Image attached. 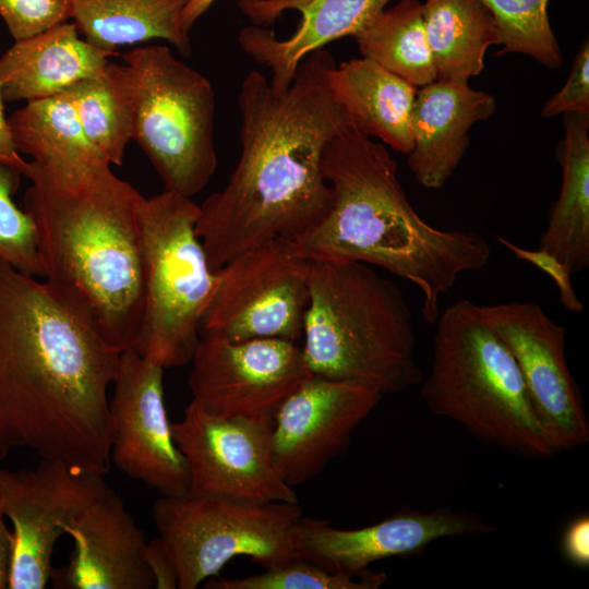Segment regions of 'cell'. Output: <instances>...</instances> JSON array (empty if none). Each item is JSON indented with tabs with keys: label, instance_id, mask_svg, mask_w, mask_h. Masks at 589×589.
Wrapping results in <instances>:
<instances>
[{
	"label": "cell",
	"instance_id": "1",
	"mask_svg": "<svg viewBox=\"0 0 589 589\" xmlns=\"http://www.w3.org/2000/svg\"><path fill=\"white\" fill-rule=\"evenodd\" d=\"M120 356L45 279L0 259V458L31 448L104 474Z\"/></svg>",
	"mask_w": 589,
	"mask_h": 589
},
{
	"label": "cell",
	"instance_id": "2",
	"mask_svg": "<svg viewBox=\"0 0 589 589\" xmlns=\"http://www.w3.org/2000/svg\"><path fill=\"white\" fill-rule=\"evenodd\" d=\"M334 65L322 48L300 62L284 92L257 71L241 82L240 157L227 184L200 205L195 226L212 269L268 241H294L329 212L323 152L351 122L328 84Z\"/></svg>",
	"mask_w": 589,
	"mask_h": 589
},
{
	"label": "cell",
	"instance_id": "3",
	"mask_svg": "<svg viewBox=\"0 0 589 589\" xmlns=\"http://www.w3.org/2000/svg\"><path fill=\"white\" fill-rule=\"evenodd\" d=\"M22 208L33 220L45 279L106 344L133 348L144 306V196L109 164L62 170L27 161Z\"/></svg>",
	"mask_w": 589,
	"mask_h": 589
},
{
	"label": "cell",
	"instance_id": "4",
	"mask_svg": "<svg viewBox=\"0 0 589 589\" xmlns=\"http://www.w3.org/2000/svg\"><path fill=\"white\" fill-rule=\"evenodd\" d=\"M322 171L333 205L310 231L292 241L306 259L380 266L420 289L422 316L435 324L440 299L464 272L483 268L488 240L476 231L443 230L414 211L387 148L352 122L327 143Z\"/></svg>",
	"mask_w": 589,
	"mask_h": 589
},
{
	"label": "cell",
	"instance_id": "5",
	"mask_svg": "<svg viewBox=\"0 0 589 589\" xmlns=\"http://www.w3.org/2000/svg\"><path fill=\"white\" fill-rule=\"evenodd\" d=\"M308 285L301 351L311 374L382 395L422 382L412 313L392 280L365 263L311 259Z\"/></svg>",
	"mask_w": 589,
	"mask_h": 589
},
{
	"label": "cell",
	"instance_id": "6",
	"mask_svg": "<svg viewBox=\"0 0 589 589\" xmlns=\"http://www.w3.org/2000/svg\"><path fill=\"white\" fill-rule=\"evenodd\" d=\"M435 324L431 370L420 383L429 409L513 454L536 459L556 454L516 360L478 305L459 300Z\"/></svg>",
	"mask_w": 589,
	"mask_h": 589
},
{
	"label": "cell",
	"instance_id": "7",
	"mask_svg": "<svg viewBox=\"0 0 589 589\" xmlns=\"http://www.w3.org/2000/svg\"><path fill=\"white\" fill-rule=\"evenodd\" d=\"M122 60L116 69L131 108L132 140L165 190L192 197L217 167L211 81L164 45L135 47Z\"/></svg>",
	"mask_w": 589,
	"mask_h": 589
},
{
	"label": "cell",
	"instance_id": "8",
	"mask_svg": "<svg viewBox=\"0 0 589 589\" xmlns=\"http://www.w3.org/2000/svg\"><path fill=\"white\" fill-rule=\"evenodd\" d=\"M199 214L191 197L168 190L141 205L144 306L132 350L163 369L191 362L217 284L195 230Z\"/></svg>",
	"mask_w": 589,
	"mask_h": 589
},
{
	"label": "cell",
	"instance_id": "9",
	"mask_svg": "<svg viewBox=\"0 0 589 589\" xmlns=\"http://www.w3.org/2000/svg\"><path fill=\"white\" fill-rule=\"evenodd\" d=\"M297 503L161 495L153 506L155 526L176 561L180 589H195L237 556L266 569L298 557L293 527Z\"/></svg>",
	"mask_w": 589,
	"mask_h": 589
},
{
	"label": "cell",
	"instance_id": "10",
	"mask_svg": "<svg viewBox=\"0 0 589 589\" xmlns=\"http://www.w3.org/2000/svg\"><path fill=\"white\" fill-rule=\"evenodd\" d=\"M309 262L290 240L242 252L217 269L201 333L229 340L302 337L309 302Z\"/></svg>",
	"mask_w": 589,
	"mask_h": 589
},
{
	"label": "cell",
	"instance_id": "11",
	"mask_svg": "<svg viewBox=\"0 0 589 589\" xmlns=\"http://www.w3.org/2000/svg\"><path fill=\"white\" fill-rule=\"evenodd\" d=\"M272 426L273 421L216 416L192 400L182 419L171 423L189 469L188 494L297 503L274 462Z\"/></svg>",
	"mask_w": 589,
	"mask_h": 589
},
{
	"label": "cell",
	"instance_id": "12",
	"mask_svg": "<svg viewBox=\"0 0 589 589\" xmlns=\"http://www.w3.org/2000/svg\"><path fill=\"white\" fill-rule=\"evenodd\" d=\"M188 385L192 400L220 417L273 421L311 374L301 347L281 338L233 341L201 333Z\"/></svg>",
	"mask_w": 589,
	"mask_h": 589
},
{
	"label": "cell",
	"instance_id": "13",
	"mask_svg": "<svg viewBox=\"0 0 589 589\" xmlns=\"http://www.w3.org/2000/svg\"><path fill=\"white\" fill-rule=\"evenodd\" d=\"M103 473L41 458L32 469H0V498L13 525L9 589H44L64 528L106 490Z\"/></svg>",
	"mask_w": 589,
	"mask_h": 589
},
{
	"label": "cell",
	"instance_id": "14",
	"mask_svg": "<svg viewBox=\"0 0 589 589\" xmlns=\"http://www.w3.org/2000/svg\"><path fill=\"white\" fill-rule=\"evenodd\" d=\"M522 375L537 419L557 454L589 442L582 396L565 356V328L533 302L478 305Z\"/></svg>",
	"mask_w": 589,
	"mask_h": 589
},
{
	"label": "cell",
	"instance_id": "15",
	"mask_svg": "<svg viewBox=\"0 0 589 589\" xmlns=\"http://www.w3.org/2000/svg\"><path fill=\"white\" fill-rule=\"evenodd\" d=\"M112 385L110 457L116 466L161 495L188 494L189 469L166 412L164 369L125 350Z\"/></svg>",
	"mask_w": 589,
	"mask_h": 589
},
{
	"label": "cell",
	"instance_id": "16",
	"mask_svg": "<svg viewBox=\"0 0 589 589\" xmlns=\"http://www.w3.org/2000/svg\"><path fill=\"white\" fill-rule=\"evenodd\" d=\"M382 397L368 386L310 374L273 419V457L283 480L293 488L320 473Z\"/></svg>",
	"mask_w": 589,
	"mask_h": 589
},
{
	"label": "cell",
	"instance_id": "17",
	"mask_svg": "<svg viewBox=\"0 0 589 589\" xmlns=\"http://www.w3.org/2000/svg\"><path fill=\"white\" fill-rule=\"evenodd\" d=\"M496 527L469 510L442 507L399 510L358 529H339L327 520L301 516L293 542L301 557L334 573L362 575L377 561L421 554L432 542L449 537L493 533Z\"/></svg>",
	"mask_w": 589,
	"mask_h": 589
},
{
	"label": "cell",
	"instance_id": "18",
	"mask_svg": "<svg viewBox=\"0 0 589 589\" xmlns=\"http://www.w3.org/2000/svg\"><path fill=\"white\" fill-rule=\"evenodd\" d=\"M394 0H239L253 22L242 28V51L272 72L271 85L286 91L300 62L345 36H354Z\"/></svg>",
	"mask_w": 589,
	"mask_h": 589
},
{
	"label": "cell",
	"instance_id": "19",
	"mask_svg": "<svg viewBox=\"0 0 589 589\" xmlns=\"http://www.w3.org/2000/svg\"><path fill=\"white\" fill-rule=\"evenodd\" d=\"M64 534L72 538L74 551L68 565L52 568L53 588H154L143 561L145 533L113 490L107 488L64 528Z\"/></svg>",
	"mask_w": 589,
	"mask_h": 589
},
{
	"label": "cell",
	"instance_id": "20",
	"mask_svg": "<svg viewBox=\"0 0 589 589\" xmlns=\"http://www.w3.org/2000/svg\"><path fill=\"white\" fill-rule=\"evenodd\" d=\"M494 97L469 82L442 81L420 87L414 99L408 167L418 183L442 188L462 159L471 128L495 111Z\"/></svg>",
	"mask_w": 589,
	"mask_h": 589
},
{
	"label": "cell",
	"instance_id": "21",
	"mask_svg": "<svg viewBox=\"0 0 589 589\" xmlns=\"http://www.w3.org/2000/svg\"><path fill=\"white\" fill-rule=\"evenodd\" d=\"M117 55L81 38L72 22H62L14 40L0 56L2 98L12 103L59 95L82 80L103 75Z\"/></svg>",
	"mask_w": 589,
	"mask_h": 589
},
{
	"label": "cell",
	"instance_id": "22",
	"mask_svg": "<svg viewBox=\"0 0 589 589\" xmlns=\"http://www.w3.org/2000/svg\"><path fill=\"white\" fill-rule=\"evenodd\" d=\"M328 84L361 132L399 153H410V121L418 87L366 57L335 64Z\"/></svg>",
	"mask_w": 589,
	"mask_h": 589
},
{
	"label": "cell",
	"instance_id": "23",
	"mask_svg": "<svg viewBox=\"0 0 589 589\" xmlns=\"http://www.w3.org/2000/svg\"><path fill=\"white\" fill-rule=\"evenodd\" d=\"M563 127L556 148L562 187L538 249L556 256L574 274L589 266V113H564Z\"/></svg>",
	"mask_w": 589,
	"mask_h": 589
},
{
	"label": "cell",
	"instance_id": "24",
	"mask_svg": "<svg viewBox=\"0 0 589 589\" xmlns=\"http://www.w3.org/2000/svg\"><path fill=\"white\" fill-rule=\"evenodd\" d=\"M188 1L71 0L70 20L86 41L103 50L164 39L188 57L191 39L181 25Z\"/></svg>",
	"mask_w": 589,
	"mask_h": 589
},
{
	"label": "cell",
	"instance_id": "25",
	"mask_svg": "<svg viewBox=\"0 0 589 589\" xmlns=\"http://www.w3.org/2000/svg\"><path fill=\"white\" fill-rule=\"evenodd\" d=\"M422 19L436 80L469 82L483 70L497 25L481 0H426Z\"/></svg>",
	"mask_w": 589,
	"mask_h": 589
},
{
	"label": "cell",
	"instance_id": "26",
	"mask_svg": "<svg viewBox=\"0 0 589 589\" xmlns=\"http://www.w3.org/2000/svg\"><path fill=\"white\" fill-rule=\"evenodd\" d=\"M8 123L16 151L40 165L84 170L108 164L88 141L64 93L27 101Z\"/></svg>",
	"mask_w": 589,
	"mask_h": 589
},
{
	"label": "cell",
	"instance_id": "27",
	"mask_svg": "<svg viewBox=\"0 0 589 589\" xmlns=\"http://www.w3.org/2000/svg\"><path fill=\"white\" fill-rule=\"evenodd\" d=\"M353 38L362 57L374 60L416 87L436 80L420 1L398 0L386 7Z\"/></svg>",
	"mask_w": 589,
	"mask_h": 589
},
{
	"label": "cell",
	"instance_id": "28",
	"mask_svg": "<svg viewBox=\"0 0 589 589\" xmlns=\"http://www.w3.org/2000/svg\"><path fill=\"white\" fill-rule=\"evenodd\" d=\"M63 93L73 104L85 135L100 156L109 165H121L132 140L133 125L116 63L109 61L103 75L82 80Z\"/></svg>",
	"mask_w": 589,
	"mask_h": 589
},
{
	"label": "cell",
	"instance_id": "29",
	"mask_svg": "<svg viewBox=\"0 0 589 589\" xmlns=\"http://www.w3.org/2000/svg\"><path fill=\"white\" fill-rule=\"evenodd\" d=\"M492 14L502 48L495 55L522 53L548 69L563 63L560 44L553 33L550 0H481Z\"/></svg>",
	"mask_w": 589,
	"mask_h": 589
},
{
	"label": "cell",
	"instance_id": "30",
	"mask_svg": "<svg viewBox=\"0 0 589 589\" xmlns=\"http://www.w3.org/2000/svg\"><path fill=\"white\" fill-rule=\"evenodd\" d=\"M387 580L385 573L369 570L362 575L334 573L296 557L240 578L212 580L213 589H376Z\"/></svg>",
	"mask_w": 589,
	"mask_h": 589
},
{
	"label": "cell",
	"instance_id": "31",
	"mask_svg": "<svg viewBox=\"0 0 589 589\" xmlns=\"http://www.w3.org/2000/svg\"><path fill=\"white\" fill-rule=\"evenodd\" d=\"M21 176L15 168L0 164V259L25 274L43 278L33 220L13 200Z\"/></svg>",
	"mask_w": 589,
	"mask_h": 589
},
{
	"label": "cell",
	"instance_id": "32",
	"mask_svg": "<svg viewBox=\"0 0 589 589\" xmlns=\"http://www.w3.org/2000/svg\"><path fill=\"white\" fill-rule=\"evenodd\" d=\"M0 17L14 40L71 19V0H0Z\"/></svg>",
	"mask_w": 589,
	"mask_h": 589
},
{
	"label": "cell",
	"instance_id": "33",
	"mask_svg": "<svg viewBox=\"0 0 589 589\" xmlns=\"http://www.w3.org/2000/svg\"><path fill=\"white\" fill-rule=\"evenodd\" d=\"M569 112L589 113V41L586 39L575 56L564 86L548 99L542 109L543 118Z\"/></svg>",
	"mask_w": 589,
	"mask_h": 589
},
{
	"label": "cell",
	"instance_id": "34",
	"mask_svg": "<svg viewBox=\"0 0 589 589\" xmlns=\"http://www.w3.org/2000/svg\"><path fill=\"white\" fill-rule=\"evenodd\" d=\"M497 241L517 259L530 263L552 278L558 289L560 301L567 311L573 313L584 312V303L573 288L572 272L565 263L541 249H525L503 237H498Z\"/></svg>",
	"mask_w": 589,
	"mask_h": 589
},
{
	"label": "cell",
	"instance_id": "35",
	"mask_svg": "<svg viewBox=\"0 0 589 589\" xmlns=\"http://www.w3.org/2000/svg\"><path fill=\"white\" fill-rule=\"evenodd\" d=\"M143 561L154 578L156 589L178 588L179 574L172 553L161 537L147 540Z\"/></svg>",
	"mask_w": 589,
	"mask_h": 589
},
{
	"label": "cell",
	"instance_id": "36",
	"mask_svg": "<svg viewBox=\"0 0 589 589\" xmlns=\"http://www.w3.org/2000/svg\"><path fill=\"white\" fill-rule=\"evenodd\" d=\"M562 553L577 568L589 567V517L584 514L574 518L562 537Z\"/></svg>",
	"mask_w": 589,
	"mask_h": 589
},
{
	"label": "cell",
	"instance_id": "37",
	"mask_svg": "<svg viewBox=\"0 0 589 589\" xmlns=\"http://www.w3.org/2000/svg\"><path fill=\"white\" fill-rule=\"evenodd\" d=\"M3 98L0 89V164L11 166L19 170L22 176L27 161L16 151L11 137L8 118L4 116Z\"/></svg>",
	"mask_w": 589,
	"mask_h": 589
},
{
	"label": "cell",
	"instance_id": "38",
	"mask_svg": "<svg viewBox=\"0 0 589 589\" xmlns=\"http://www.w3.org/2000/svg\"><path fill=\"white\" fill-rule=\"evenodd\" d=\"M14 538L4 524V513L0 498V589L9 586L13 557Z\"/></svg>",
	"mask_w": 589,
	"mask_h": 589
},
{
	"label": "cell",
	"instance_id": "39",
	"mask_svg": "<svg viewBox=\"0 0 589 589\" xmlns=\"http://www.w3.org/2000/svg\"><path fill=\"white\" fill-rule=\"evenodd\" d=\"M217 0H189L181 14V25L185 33H190L195 22L216 2Z\"/></svg>",
	"mask_w": 589,
	"mask_h": 589
}]
</instances>
